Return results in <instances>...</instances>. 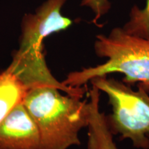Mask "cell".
I'll list each match as a JSON object with an SVG mask.
<instances>
[{
  "label": "cell",
  "mask_w": 149,
  "mask_h": 149,
  "mask_svg": "<svg viewBox=\"0 0 149 149\" xmlns=\"http://www.w3.org/2000/svg\"><path fill=\"white\" fill-rule=\"evenodd\" d=\"M55 87L29 90L23 104L38 128L42 149H68L79 146V131L88 125L90 102Z\"/></svg>",
  "instance_id": "1"
},
{
  "label": "cell",
  "mask_w": 149,
  "mask_h": 149,
  "mask_svg": "<svg viewBox=\"0 0 149 149\" xmlns=\"http://www.w3.org/2000/svg\"><path fill=\"white\" fill-rule=\"evenodd\" d=\"M94 50L99 57L107 60L68 73L62 81L65 86L80 88L95 77L121 73L124 75L123 82L130 86L137 82L149 93V38L129 34L123 28L116 27L108 35H97Z\"/></svg>",
  "instance_id": "2"
},
{
  "label": "cell",
  "mask_w": 149,
  "mask_h": 149,
  "mask_svg": "<svg viewBox=\"0 0 149 149\" xmlns=\"http://www.w3.org/2000/svg\"><path fill=\"white\" fill-rule=\"evenodd\" d=\"M92 86L107 95L111 113L106 121L113 135L130 139L137 148L149 149V93L140 86H131L108 75L91 79Z\"/></svg>",
  "instance_id": "3"
},
{
  "label": "cell",
  "mask_w": 149,
  "mask_h": 149,
  "mask_svg": "<svg viewBox=\"0 0 149 149\" xmlns=\"http://www.w3.org/2000/svg\"><path fill=\"white\" fill-rule=\"evenodd\" d=\"M67 0H46L34 14H26L22 21L19 47L44 46L46 37L68 29L73 22L61 14Z\"/></svg>",
  "instance_id": "4"
},
{
  "label": "cell",
  "mask_w": 149,
  "mask_h": 149,
  "mask_svg": "<svg viewBox=\"0 0 149 149\" xmlns=\"http://www.w3.org/2000/svg\"><path fill=\"white\" fill-rule=\"evenodd\" d=\"M0 149H42L40 131L23 103L0 122Z\"/></svg>",
  "instance_id": "5"
},
{
  "label": "cell",
  "mask_w": 149,
  "mask_h": 149,
  "mask_svg": "<svg viewBox=\"0 0 149 149\" xmlns=\"http://www.w3.org/2000/svg\"><path fill=\"white\" fill-rule=\"evenodd\" d=\"M100 91L93 86L89 91L91 115L88 128V149H117L113 135L106 121V115L100 109Z\"/></svg>",
  "instance_id": "6"
},
{
  "label": "cell",
  "mask_w": 149,
  "mask_h": 149,
  "mask_svg": "<svg viewBox=\"0 0 149 149\" xmlns=\"http://www.w3.org/2000/svg\"><path fill=\"white\" fill-rule=\"evenodd\" d=\"M29 90L8 69L0 73V122L19 104Z\"/></svg>",
  "instance_id": "7"
},
{
  "label": "cell",
  "mask_w": 149,
  "mask_h": 149,
  "mask_svg": "<svg viewBox=\"0 0 149 149\" xmlns=\"http://www.w3.org/2000/svg\"><path fill=\"white\" fill-rule=\"evenodd\" d=\"M123 29L129 34L149 38V0H146L142 9L134 6L130 13L129 21Z\"/></svg>",
  "instance_id": "8"
},
{
  "label": "cell",
  "mask_w": 149,
  "mask_h": 149,
  "mask_svg": "<svg viewBox=\"0 0 149 149\" xmlns=\"http://www.w3.org/2000/svg\"><path fill=\"white\" fill-rule=\"evenodd\" d=\"M81 6L88 7L92 10L95 15L93 22L96 24L97 20L110 10L111 3L109 0H82Z\"/></svg>",
  "instance_id": "9"
}]
</instances>
